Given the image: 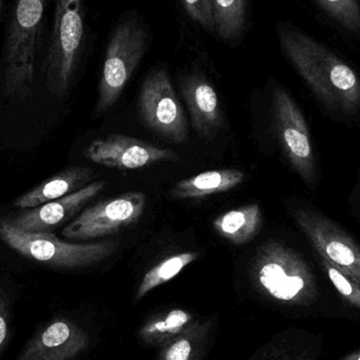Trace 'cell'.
<instances>
[{
    "instance_id": "1",
    "label": "cell",
    "mask_w": 360,
    "mask_h": 360,
    "mask_svg": "<svg viewBox=\"0 0 360 360\" xmlns=\"http://www.w3.org/2000/svg\"><path fill=\"white\" fill-rule=\"evenodd\" d=\"M281 52L323 105L336 113L360 110V75L333 49L288 21L275 25Z\"/></svg>"
},
{
    "instance_id": "2",
    "label": "cell",
    "mask_w": 360,
    "mask_h": 360,
    "mask_svg": "<svg viewBox=\"0 0 360 360\" xmlns=\"http://www.w3.org/2000/svg\"><path fill=\"white\" fill-rule=\"evenodd\" d=\"M50 0H11L2 44L4 93L27 96L31 92L36 63L46 46Z\"/></svg>"
},
{
    "instance_id": "3",
    "label": "cell",
    "mask_w": 360,
    "mask_h": 360,
    "mask_svg": "<svg viewBox=\"0 0 360 360\" xmlns=\"http://www.w3.org/2000/svg\"><path fill=\"white\" fill-rule=\"evenodd\" d=\"M89 46L86 0H55L42 76L55 97L65 96Z\"/></svg>"
},
{
    "instance_id": "4",
    "label": "cell",
    "mask_w": 360,
    "mask_h": 360,
    "mask_svg": "<svg viewBox=\"0 0 360 360\" xmlns=\"http://www.w3.org/2000/svg\"><path fill=\"white\" fill-rule=\"evenodd\" d=\"M251 271L257 287L276 302L309 307L319 300L321 292L312 269L300 254L279 241L258 247Z\"/></svg>"
},
{
    "instance_id": "5",
    "label": "cell",
    "mask_w": 360,
    "mask_h": 360,
    "mask_svg": "<svg viewBox=\"0 0 360 360\" xmlns=\"http://www.w3.org/2000/svg\"><path fill=\"white\" fill-rule=\"evenodd\" d=\"M151 41L149 25L136 11H129L120 17L105 48L95 115L105 113L117 103Z\"/></svg>"
},
{
    "instance_id": "6",
    "label": "cell",
    "mask_w": 360,
    "mask_h": 360,
    "mask_svg": "<svg viewBox=\"0 0 360 360\" xmlns=\"http://www.w3.org/2000/svg\"><path fill=\"white\" fill-rule=\"evenodd\" d=\"M0 238L23 257L61 269H78L98 264L111 257L120 241L70 243L51 233L27 232L8 218H0Z\"/></svg>"
},
{
    "instance_id": "7",
    "label": "cell",
    "mask_w": 360,
    "mask_h": 360,
    "mask_svg": "<svg viewBox=\"0 0 360 360\" xmlns=\"http://www.w3.org/2000/svg\"><path fill=\"white\" fill-rule=\"evenodd\" d=\"M139 116L145 126L162 139L182 143L188 139V122L170 75L165 68L152 70L139 94Z\"/></svg>"
},
{
    "instance_id": "8",
    "label": "cell",
    "mask_w": 360,
    "mask_h": 360,
    "mask_svg": "<svg viewBox=\"0 0 360 360\" xmlns=\"http://www.w3.org/2000/svg\"><path fill=\"white\" fill-rule=\"evenodd\" d=\"M273 117L281 149L292 168L309 186L316 184L312 141L304 114L281 84L273 89Z\"/></svg>"
},
{
    "instance_id": "9",
    "label": "cell",
    "mask_w": 360,
    "mask_h": 360,
    "mask_svg": "<svg viewBox=\"0 0 360 360\" xmlns=\"http://www.w3.org/2000/svg\"><path fill=\"white\" fill-rule=\"evenodd\" d=\"M146 195L128 192L86 207L63 228V235L71 240H91L116 234L137 224L146 209Z\"/></svg>"
},
{
    "instance_id": "10",
    "label": "cell",
    "mask_w": 360,
    "mask_h": 360,
    "mask_svg": "<svg viewBox=\"0 0 360 360\" xmlns=\"http://www.w3.org/2000/svg\"><path fill=\"white\" fill-rule=\"evenodd\" d=\"M292 216L321 257L360 283V245L344 229L307 207H296Z\"/></svg>"
},
{
    "instance_id": "11",
    "label": "cell",
    "mask_w": 360,
    "mask_h": 360,
    "mask_svg": "<svg viewBox=\"0 0 360 360\" xmlns=\"http://www.w3.org/2000/svg\"><path fill=\"white\" fill-rule=\"evenodd\" d=\"M84 156L99 166L117 170H136L180 160L174 150L122 134L95 139L86 148Z\"/></svg>"
},
{
    "instance_id": "12",
    "label": "cell",
    "mask_w": 360,
    "mask_h": 360,
    "mask_svg": "<svg viewBox=\"0 0 360 360\" xmlns=\"http://www.w3.org/2000/svg\"><path fill=\"white\" fill-rule=\"evenodd\" d=\"M86 344L84 330L73 319L58 315L34 331L14 360H73Z\"/></svg>"
},
{
    "instance_id": "13",
    "label": "cell",
    "mask_w": 360,
    "mask_h": 360,
    "mask_svg": "<svg viewBox=\"0 0 360 360\" xmlns=\"http://www.w3.org/2000/svg\"><path fill=\"white\" fill-rule=\"evenodd\" d=\"M179 84L193 128L201 139H215L224 128V117L215 89L202 74L196 71L180 76Z\"/></svg>"
},
{
    "instance_id": "14",
    "label": "cell",
    "mask_w": 360,
    "mask_h": 360,
    "mask_svg": "<svg viewBox=\"0 0 360 360\" xmlns=\"http://www.w3.org/2000/svg\"><path fill=\"white\" fill-rule=\"evenodd\" d=\"M105 186L107 182L95 180L67 196L49 201L8 219L17 228L27 232L50 233L60 224L69 221L89 201L105 190Z\"/></svg>"
},
{
    "instance_id": "15",
    "label": "cell",
    "mask_w": 360,
    "mask_h": 360,
    "mask_svg": "<svg viewBox=\"0 0 360 360\" xmlns=\"http://www.w3.org/2000/svg\"><path fill=\"white\" fill-rule=\"evenodd\" d=\"M92 169L84 167H72L55 175L52 179L46 180L19 197L15 201L17 207H37L49 201L56 200L67 196L79 188L90 184L91 180L96 179Z\"/></svg>"
},
{
    "instance_id": "16",
    "label": "cell",
    "mask_w": 360,
    "mask_h": 360,
    "mask_svg": "<svg viewBox=\"0 0 360 360\" xmlns=\"http://www.w3.org/2000/svg\"><path fill=\"white\" fill-rule=\"evenodd\" d=\"M245 175L237 169L205 171L177 182L170 191L173 199H199L228 192L245 181Z\"/></svg>"
},
{
    "instance_id": "17",
    "label": "cell",
    "mask_w": 360,
    "mask_h": 360,
    "mask_svg": "<svg viewBox=\"0 0 360 360\" xmlns=\"http://www.w3.org/2000/svg\"><path fill=\"white\" fill-rule=\"evenodd\" d=\"M264 222L262 212L257 203L231 210L215 218L213 228L219 236L233 245H241L253 240Z\"/></svg>"
},
{
    "instance_id": "18",
    "label": "cell",
    "mask_w": 360,
    "mask_h": 360,
    "mask_svg": "<svg viewBox=\"0 0 360 360\" xmlns=\"http://www.w3.org/2000/svg\"><path fill=\"white\" fill-rule=\"evenodd\" d=\"M215 34L226 44L240 41L247 30L250 0H212Z\"/></svg>"
},
{
    "instance_id": "19",
    "label": "cell",
    "mask_w": 360,
    "mask_h": 360,
    "mask_svg": "<svg viewBox=\"0 0 360 360\" xmlns=\"http://www.w3.org/2000/svg\"><path fill=\"white\" fill-rule=\"evenodd\" d=\"M313 4L348 37L360 40V0H312Z\"/></svg>"
},
{
    "instance_id": "20",
    "label": "cell",
    "mask_w": 360,
    "mask_h": 360,
    "mask_svg": "<svg viewBox=\"0 0 360 360\" xmlns=\"http://www.w3.org/2000/svg\"><path fill=\"white\" fill-rule=\"evenodd\" d=\"M198 256L197 252H182L176 255L170 256L154 266L151 270L146 273L137 289V300H141L146 294L155 288L174 278L186 266L195 262Z\"/></svg>"
},
{
    "instance_id": "21",
    "label": "cell",
    "mask_w": 360,
    "mask_h": 360,
    "mask_svg": "<svg viewBox=\"0 0 360 360\" xmlns=\"http://www.w3.org/2000/svg\"><path fill=\"white\" fill-rule=\"evenodd\" d=\"M319 260L321 268L325 271L326 274L331 281L332 285L342 296L344 302L349 304L351 308L360 311V283L349 276L346 273L342 272L338 266L330 264L319 254Z\"/></svg>"
},
{
    "instance_id": "22",
    "label": "cell",
    "mask_w": 360,
    "mask_h": 360,
    "mask_svg": "<svg viewBox=\"0 0 360 360\" xmlns=\"http://www.w3.org/2000/svg\"><path fill=\"white\" fill-rule=\"evenodd\" d=\"M17 295L10 287L0 283V360L4 359L13 335V319Z\"/></svg>"
},
{
    "instance_id": "23",
    "label": "cell",
    "mask_w": 360,
    "mask_h": 360,
    "mask_svg": "<svg viewBox=\"0 0 360 360\" xmlns=\"http://www.w3.org/2000/svg\"><path fill=\"white\" fill-rule=\"evenodd\" d=\"M184 12L195 23L209 33L215 34L213 1L212 0H180Z\"/></svg>"
},
{
    "instance_id": "24",
    "label": "cell",
    "mask_w": 360,
    "mask_h": 360,
    "mask_svg": "<svg viewBox=\"0 0 360 360\" xmlns=\"http://www.w3.org/2000/svg\"><path fill=\"white\" fill-rule=\"evenodd\" d=\"M192 344L186 338H180L167 349L164 360H190Z\"/></svg>"
},
{
    "instance_id": "25",
    "label": "cell",
    "mask_w": 360,
    "mask_h": 360,
    "mask_svg": "<svg viewBox=\"0 0 360 360\" xmlns=\"http://www.w3.org/2000/svg\"><path fill=\"white\" fill-rule=\"evenodd\" d=\"M340 360H360V349L359 350L353 351L352 353L347 355V356L342 357V359Z\"/></svg>"
},
{
    "instance_id": "26",
    "label": "cell",
    "mask_w": 360,
    "mask_h": 360,
    "mask_svg": "<svg viewBox=\"0 0 360 360\" xmlns=\"http://www.w3.org/2000/svg\"><path fill=\"white\" fill-rule=\"evenodd\" d=\"M4 0H0V18H1L2 10H4Z\"/></svg>"
}]
</instances>
